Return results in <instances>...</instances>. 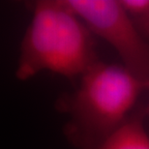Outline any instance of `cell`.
<instances>
[{"mask_svg":"<svg viewBox=\"0 0 149 149\" xmlns=\"http://www.w3.org/2000/svg\"><path fill=\"white\" fill-rule=\"evenodd\" d=\"M149 86L123 65L98 61L80 77L73 93L59 97L56 108L68 116L64 134L76 149H101L130 115Z\"/></svg>","mask_w":149,"mask_h":149,"instance_id":"cell-1","label":"cell"},{"mask_svg":"<svg viewBox=\"0 0 149 149\" xmlns=\"http://www.w3.org/2000/svg\"><path fill=\"white\" fill-rule=\"evenodd\" d=\"M19 46L16 77L20 81L43 71L81 77L98 61L92 32L65 0H39Z\"/></svg>","mask_w":149,"mask_h":149,"instance_id":"cell-2","label":"cell"},{"mask_svg":"<svg viewBox=\"0 0 149 149\" xmlns=\"http://www.w3.org/2000/svg\"><path fill=\"white\" fill-rule=\"evenodd\" d=\"M87 26L113 47L122 65L149 86V42L119 0H65Z\"/></svg>","mask_w":149,"mask_h":149,"instance_id":"cell-3","label":"cell"},{"mask_svg":"<svg viewBox=\"0 0 149 149\" xmlns=\"http://www.w3.org/2000/svg\"><path fill=\"white\" fill-rule=\"evenodd\" d=\"M145 118L143 107H139L101 149H149Z\"/></svg>","mask_w":149,"mask_h":149,"instance_id":"cell-4","label":"cell"},{"mask_svg":"<svg viewBox=\"0 0 149 149\" xmlns=\"http://www.w3.org/2000/svg\"><path fill=\"white\" fill-rule=\"evenodd\" d=\"M134 20L141 19L149 14V0H119Z\"/></svg>","mask_w":149,"mask_h":149,"instance_id":"cell-5","label":"cell"},{"mask_svg":"<svg viewBox=\"0 0 149 149\" xmlns=\"http://www.w3.org/2000/svg\"><path fill=\"white\" fill-rule=\"evenodd\" d=\"M134 22H136V26H138L139 29L141 30L142 35H143L145 38L149 39V14L147 16L141 17V19L134 20Z\"/></svg>","mask_w":149,"mask_h":149,"instance_id":"cell-6","label":"cell"},{"mask_svg":"<svg viewBox=\"0 0 149 149\" xmlns=\"http://www.w3.org/2000/svg\"><path fill=\"white\" fill-rule=\"evenodd\" d=\"M143 109H144L145 116H146V117H149V101H148V104H147V105L143 108Z\"/></svg>","mask_w":149,"mask_h":149,"instance_id":"cell-7","label":"cell"}]
</instances>
